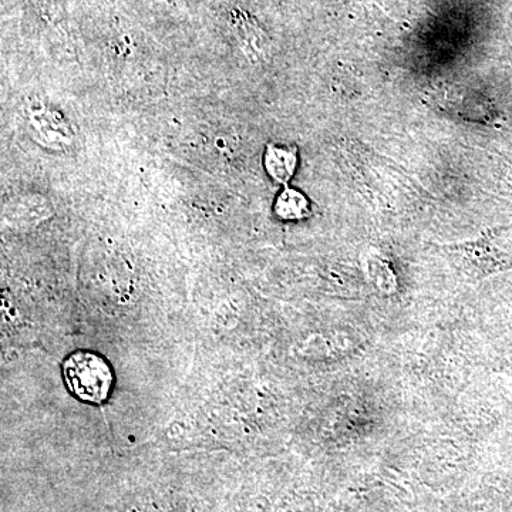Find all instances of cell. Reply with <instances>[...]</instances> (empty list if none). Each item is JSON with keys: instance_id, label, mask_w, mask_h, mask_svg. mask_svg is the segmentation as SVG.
I'll use <instances>...</instances> for the list:
<instances>
[{"instance_id": "cell-4", "label": "cell", "mask_w": 512, "mask_h": 512, "mask_svg": "<svg viewBox=\"0 0 512 512\" xmlns=\"http://www.w3.org/2000/svg\"><path fill=\"white\" fill-rule=\"evenodd\" d=\"M275 212L281 220L295 221L308 217L311 207L308 198L301 191L285 187L276 197Z\"/></svg>"}, {"instance_id": "cell-1", "label": "cell", "mask_w": 512, "mask_h": 512, "mask_svg": "<svg viewBox=\"0 0 512 512\" xmlns=\"http://www.w3.org/2000/svg\"><path fill=\"white\" fill-rule=\"evenodd\" d=\"M63 379L73 396L89 404L106 402L114 384L111 366L93 352H76L67 357Z\"/></svg>"}, {"instance_id": "cell-2", "label": "cell", "mask_w": 512, "mask_h": 512, "mask_svg": "<svg viewBox=\"0 0 512 512\" xmlns=\"http://www.w3.org/2000/svg\"><path fill=\"white\" fill-rule=\"evenodd\" d=\"M25 116L29 134L40 146L53 151H66L73 147L76 133L72 123L52 104L42 100L30 101Z\"/></svg>"}, {"instance_id": "cell-3", "label": "cell", "mask_w": 512, "mask_h": 512, "mask_svg": "<svg viewBox=\"0 0 512 512\" xmlns=\"http://www.w3.org/2000/svg\"><path fill=\"white\" fill-rule=\"evenodd\" d=\"M264 167L275 183L286 185L296 173L298 151L286 144H269L264 154Z\"/></svg>"}]
</instances>
